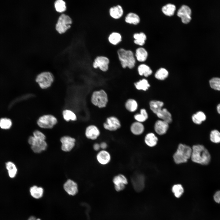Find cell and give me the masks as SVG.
Instances as JSON below:
<instances>
[{
    "label": "cell",
    "instance_id": "obj_1",
    "mask_svg": "<svg viewBox=\"0 0 220 220\" xmlns=\"http://www.w3.org/2000/svg\"><path fill=\"white\" fill-rule=\"evenodd\" d=\"M191 157L193 162L204 165H208L211 160V155L208 150L200 145L193 146Z\"/></svg>",
    "mask_w": 220,
    "mask_h": 220
},
{
    "label": "cell",
    "instance_id": "obj_2",
    "mask_svg": "<svg viewBox=\"0 0 220 220\" xmlns=\"http://www.w3.org/2000/svg\"><path fill=\"white\" fill-rule=\"evenodd\" d=\"M117 54L118 60L123 68L128 67L132 69L134 67L136 61L133 51L121 48L118 50Z\"/></svg>",
    "mask_w": 220,
    "mask_h": 220
},
{
    "label": "cell",
    "instance_id": "obj_3",
    "mask_svg": "<svg viewBox=\"0 0 220 220\" xmlns=\"http://www.w3.org/2000/svg\"><path fill=\"white\" fill-rule=\"evenodd\" d=\"M192 148L185 144H180L173 155L174 162L177 164L186 162L191 156Z\"/></svg>",
    "mask_w": 220,
    "mask_h": 220
},
{
    "label": "cell",
    "instance_id": "obj_4",
    "mask_svg": "<svg viewBox=\"0 0 220 220\" xmlns=\"http://www.w3.org/2000/svg\"><path fill=\"white\" fill-rule=\"evenodd\" d=\"M92 103L99 108L105 107L108 102L107 94L103 90L94 91L91 97Z\"/></svg>",
    "mask_w": 220,
    "mask_h": 220
},
{
    "label": "cell",
    "instance_id": "obj_5",
    "mask_svg": "<svg viewBox=\"0 0 220 220\" xmlns=\"http://www.w3.org/2000/svg\"><path fill=\"white\" fill-rule=\"evenodd\" d=\"M35 81L41 88L45 89L51 86L54 81V77L49 72H44L37 76Z\"/></svg>",
    "mask_w": 220,
    "mask_h": 220
},
{
    "label": "cell",
    "instance_id": "obj_6",
    "mask_svg": "<svg viewBox=\"0 0 220 220\" xmlns=\"http://www.w3.org/2000/svg\"><path fill=\"white\" fill-rule=\"evenodd\" d=\"M72 23L71 18L66 14H61L59 17L56 25V30L60 34L64 33L70 27Z\"/></svg>",
    "mask_w": 220,
    "mask_h": 220
},
{
    "label": "cell",
    "instance_id": "obj_7",
    "mask_svg": "<svg viewBox=\"0 0 220 220\" xmlns=\"http://www.w3.org/2000/svg\"><path fill=\"white\" fill-rule=\"evenodd\" d=\"M55 117L51 115H44L40 117L37 121L38 126L45 129H50L53 127L57 123Z\"/></svg>",
    "mask_w": 220,
    "mask_h": 220
},
{
    "label": "cell",
    "instance_id": "obj_8",
    "mask_svg": "<svg viewBox=\"0 0 220 220\" xmlns=\"http://www.w3.org/2000/svg\"><path fill=\"white\" fill-rule=\"evenodd\" d=\"M28 142L31 145L32 150L35 153H39L45 150L47 146L45 140L36 138L33 136L29 138Z\"/></svg>",
    "mask_w": 220,
    "mask_h": 220
},
{
    "label": "cell",
    "instance_id": "obj_9",
    "mask_svg": "<svg viewBox=\"0 0 220 220\" xmlns=\"http://www.w3.org/2000/svg\"><path fill=\"white\" fill-rule=\"evenodd\" d=\"M131 181L134 189L136 192H141L144 189L145 178L142 174L138 173L134 174L131 177Z\"/></svg>",
    "mask_w": 220,
    "mask_h": 220
},
{
    "label": "cell",
    "instance_id": "obj_10",
    "mask_svg": "<svg viewBox=\"0 0 220 220\" xmlns=\"http://www.w3.org/2000/svg\"><path fill=\"white\" fill-rule=\"evenodd\" d=\"M112 181L115 190L118 192L124 189L128 182L127 177L122 173L115 175L113 178Z\"/></svg>",
    "mask_w": 220,
    "mask_h": 220
},
{
    "label": "cell",
    "instance_id": "obj_11",
    "mask_svg": "<svg viewBox=\"0 0 220 220\" xmlns=\"http://www.w3.org/2000/svg\"><path fill=\"white\" fill-rule=\"evenodd\" d=\"M110 63L109 58L104 56H98L94 59L93 66L94 68H99L103 72H106L108 69Z\"/></svg>",
    "mask_w": 220,
    "mask_h": 220
},
{
    "label": "cell",
    "instance_id": "obj_12",
    "mask_svg": "<svg viewBox=\"0 0 220 220\" xmlns=\"http://www.w3.org/2000/svg\"><path fill=\"white\" fill-rule=\"evenodd\" d=\"M121 126L119 120L116 117L113 116L108 118L103 124L105 129L111 132L117 131L120 128Z\"/></svg>",
    "mask_w": 220,
    "mask_h": 220
},
{
    "label": "cell",
    "instance_id": "obj_13",
    "mask_svg": "<svg viewBox=\"0 0 220 220\" xmlns=\"http://www.w3.org/2000/svg\"><path fill=\"white\" fill-rule=\"evenodd\" d=\"M96 159L98 163L100 165L106 166L110 163L112 156L110 152L107 149H101L97 152Z\"/></svg>",
    "mask_w": 220,
    "mask_h": 220
},
{
    "label": "cell",
    "instance_id": "obj_14",
    "mask_svg": "<svg viewBox=\"0 0 220 220\" xmlns=\"http://www.w3.org/2000/svg\"><path fill=\"white\" fill-rule=\"evenodd\" d=\"M85 135L88 140L92 141L97 140L101 135V132L99 128L94 125L87 126L85 130Z\"/></svg>",
    "mask_w": 220,
    "mask_h": 220
},
{
    "label": "cell",
    "instance_id": "obj_15",
    "mask_svg": "<svg viewBox=\"0 0 220 220\" xmlns=\"http://www.w3.org/2000/svg\"><path fill=\"white\" fill-rule=\"evenodd\" d=\"M191 10L187 6H182L177 11V15L181 18L182 22L187 24L191 20Z\"/></svg>",
    "mask_w": 220,
    "mask_h": 220
},
{
    "label": "cell",
    "instance_id": "obj_16",
    "mask_svg": "<svg viewBox=\"0 0 220 220\" xmlns=\"http://www.w3.org/2000/svg\"><path fill=\"white\" fill-rule=\"evenodd\" d=\"M108 13L111 17L116 20L121 18L124 13L123 7L119 4L111 7L109 9Z\"/></svg>",
    "mask_w": 220,
    "mask_h": 220
},
{
    "label": "cell",
    "instance_id": "obj_17",
    "mask_svg": "<svg viewBox=\"0 0 220 220\" xmlns=\"http://www.w3.org/2000/svg\"><path fill=\"white\" fill-rule=\"evenodd\" d=\"M60 141L62 143L61 149L65 152L70 151L75 145V139L68 136L62 137Z\"/></svg>",
    "mask_w": 220,
    "mask_h": 220
},
{
    "label": "cell",
    "instance_id": "obj_18",
    "mask_svg": "<svg viewBox=\"0 0 220 220\" xmlns=\"http://www.w3.org/2000/svg\"><path fill=\"white\" fill-rule=\"evenodd\" d=\"M63 187L65 192L70 195H75L78 191L77 184L71 179H68L67 181L64 183Z\"/></svg>",
    "mask_w": 220,
    "mask_h": 220
},
{
    "label": "cell",
    "instance_id": "obj_19",
    "mask_svg": "<svg viewBox=\"0 0 220 220\" xmlns=\"http://www.w3.org/2000/svg\"><path fill=\"white\" fill-rule=\"evenodd\" d=\"M124 21L128 24L136 25L138 24L140 22V18L139 16L136 13L130 12L127 14L124 13Z\"/></svg>",
    "mask_w": 220,
    "mask_h": 220
},
{
    "label": "cell",
    "instance_id": "obj_20",
    "mask_svg": "<svg viewBox=\"0 0 220 220\" xmlns=\"http://www.w3.org/2000/svg\"><path fill=\"white\" fill-rule=\"evenodd\" d=\"M169 127L168 123L162 120H158L155 123L154 129L158 134L162 135L165 134Z\"/></svg>",
    "mask_w": 220,
    "mask_h": 220
},
{
    "label": "cell",
    "instance_id": "obj_21",
    "mask_svg": "<svg viewBox=\"0 0 220 220\" xmlns=\"http://www.w3.org/2000/svg\"><path fill=\"white\" fill-rule=\"evenodd\" d=\"M122 40L121 34L117 31L111 32L108 37V40L111 45L116 46L120 43Z\"/></svg>",
    "mask_w": 220,
    "mask_h": 220
},
{
    "label": "cell",
    "instance_id": "obj_22",
    "mask_svg": "<svg viewBox=\"0 0 220 220\" xmlns=\"http://www.w3.org/2000/svg\"><path fill=\"white\" fill-rule=\"evenodd\" d=\"M130 130L133 135L135 136L140 135L144 132V127L142 123L136 121L131 124L130 127Z\"/></svg>",
    "mask_w": 220,
    "mask_h": 220
},
{
    "label": "cell",
    "instance_id": "obj_23",
    "mask_svg": "<svg viewBox=\"0 0 220 220\" xmlns=\"http://www.w3.org/2000/svg\"><path fill=\"white\" fill-rule=\"evenodd\" d=\"M134 56L138 61L143 62L146 60L148 53L145 48L142 47H139L136 49Z\"/></svg>",
    "mask_w": 220,
    "mask_h": 220
},
{
    "label": "cell",
    "instance_id": "obj_24",
    "mask_svg": "<svg viewBox=\"0 0 220 220\" xmlns=\"http://www.w3.org/2000/svg\"><path fill=\"white\" fill-rule=\"evenodd\" d=\"M134 38L133 42L136 45L139 46H143L147 39L146 35L143 32L134 33L133 35Z\"/></svg>",
    "mask_w": 220,
    "mask_h": 220
},
{
    "label": "cell",
    "instance_id": "obj_25",
    "mask_svg": "<svg viewBox=\"0 0 220 220\" xmlns=\"http://www.w3.org/2000/svg\"><path fill=\"white\" fill-rule=\"evenodd\" d=\"M156 115L158 118L168 123L172 122L171 114L166 108L162 109Z\"/></svg>",
    "mask_w": 220,
    "mask_h": 220
},
{
    "label": "cell",
    "instance_id": "obj_26",
    "mask_svg": "<svg viewBox=\"0 0 220 220\" xmlns=\"http://www.w3.org/2000/svg\"><path fill=\"white\" fill-rule=\"evenodd\" d=\"M158 139L153 133L147 134L145 137L144 141L145 144L151 147L155 146L157 144Z\"/></svg>",
    "mask_w": 220,
    "mask_h": 220
},
{
    "label": "cell",
    "instance_id": "obj_27",
    "mask_svg": "<svg viewBox=\"0 0 220 220\" xmlns=\"http://www.w3.org/2000/svg\"><path fill=\"white\" fill-rule=\"evenodd\" d=\"M30 192L33 197L36 199H38L41 198L43 196L44 190L41 187L34 185L30 188Z\"/></svg>",
    "mask_w": 220,
    "mask_h": 220
},
{
    "label": "cell",
    "instance_id": "obj_28",
    "mask_svg": "<svg viewBox=\"0 0 220 220\" xmlns=\"http://www.w3.org/2000/svg\"><path fill=\"white\" fill-rule=\"evenodd\" d=\"M176 9V7L175 5L169 3L163 6L162 8V10L165 15L171 16L174 15Z\"/></svg>",
    "mask_w": 220,
    "mask_h": 220
},
{
    "label": "cell",
    "instance_id": "obj_29",
    "mask_svg": "<svg viewBox=\"0 0 220 220\" xmlns=\"http://www.w3.org/2000/svg\"><path fill=\"white\" fill-rule=\"evenodd\" d=\"M138 71L140 75H144L147 77L152 73V71L150 68L146 64H141L138 67Z\"/></svg>",
    "mask_w": 220,
    "mask_h": 220
},
{
    "label": "cell",
    "instance_id": "obj_30",
    "mask_svg": "<svg viewBox=\"0 0 220 220\" xmlns=\"http://www.w3.org/2000/svg\"><path fill=\"white\" fill-rule=\"evenodd\" d=\"M150 107L153 113L156 114L162 109L163 103L159 101H152L150 102Z\"/></svg>",
    "mask_w": 220,
    "mask_h": 220
},
{
    "label": "cell",
    "instance_id": "obj_31",
    "mask_svg": "<svg viewBox=\"0 0 220 220\" xmlns=\"http://www.w3.org/2000/svg\"><path fill=\"white\" fill-rule=\"evenodd\" d=\"M192 119L193 122L195 124H200L202 122L206 120V116L203 112L199 111L193 116Z\"/></svg>",
    "mask_w": 220,
    "mask_h": 220
},
{
    "label": "cell",
    "instance_id": "obj_32",
    "mask_svg": "<svg viewBox=\"0 0 220 220\" xmlns=\"http://www.w3.org/2000/svg\"><path fill=\"white\" fill-rule=\"evenodd\" d=\"M6 167L8 171L9 177L14 178L17 172V169L15 164L11 162H8L6 163Z\"/></svg>",
    "mask_w": 220,
    "mask_h": 220
},
{
    "label": "cell",
    "instance_id": "obj_33",
    "mask_svg": "<svg viewBox=\"0 0 220 220\" xmlns=\"http://www.w3.org/2000/svg\"><path fill=\"white\" fill-rule=\"evenodd\" d=\"M125 107L129 111L134 112L138 108V104L136 101L133 99H129L126 102Z\"/></svg>",
    "mask_w": 220,
    "mask_h": 220
},
{
    "label": "cell",
    "instance_id": "obj_34",
    "mask_svg": "<svg viewBox=\"0 0 220 220\" xmlns=\"http://www.w3.org/2000/svg\"><path fill=\"white\" fill-rule=\"evenodd\" d=\"M134 84L138 90H142L145 91L147 90L150 86L147 80L145 79L140 80L135 83Z\"/></svg>",
    "mask_w": 220,
    "mask_h": 220
},
{
    "label": "cell",
    "instance_id": "obj_35",
    "mask_svg": "<svg viewBox=\"0 0 220 220\" xmlns=\"http://www.w3.org/2000/svg\"><path fill=\"white\" fill-rule=\"evenodd\" d=\"M62 114L64 119L67 121L70 120L74 121L77 119L75 114L71 110H65L63 112Z\"/></svg>",
    "mask_w": 220,
    "mask_h": 220
},
{
    "label": "cell",
    "instance_id": "obj_36",
    "mask_svg": "<svg viewBox=\"0 0 220 220\" xmlns=\"http://www.w3.org/2000/svg\"><path fill=\"white\" fill-rule=\"evenodd\" d=\"M172 191L175 196L176 197L178 198L182 195L184 190L181 185L177 184L173 186L172 188Z\"/></svg>",
    "mask_w": 220,
    "mask_h": 220
},
{
    "label": "cell",
    "instance_id": "obj_37",
    "mask_svg": "<svg viewBox=\"0 0 220 220\" xmlns=\"http://www.w3.org/2000/svg\"><path fill=\"white\" fill-rule=\"evenodd\" d=\"M148 118L147 113L144 109L141 110L140 114H136L134 116V118L137 121L141 123L145 121Z\"/></svg>",
    "mask_w": 220,
    "mask_h": 220
},
{
    "label": "cell",
    "instance_id": "obj_38",
    "mask_svg": "<svg viewBox=\"0 0 220 220\" xmlns=\"http://www.w3.org/2000/svg\"><path fill=\"white\" fill-rule=\"evenodd\" d=\"M168 75L167 71L164 68H161L158 69L155 74V77L157 79L163 80L165 79Z\"/></svg>",
    "mask_w": 220,
    "mask_h": 220
},
{
    "label": "cell",
    "instance_id": "obj_39",
    "mask_svg": "<svg viewBox=\"0 0 220 220\" xmlns=\"http://www.w3.org/2000/svg\"><path fill=\"white\" fill-rule=\"evenodd\" d=\"M54 7L56 10L60 13L64 11L66 9L65 2L62 0L56 1L54 3Z\"/></svg>",
    "mask_w": 220,
    "mask_h": 220
},
{
    "label": "cell",
    "instance_id": "obj_40",
    "mask_svg": "<svg viewBox=\"0 0 220 220\" xmlns=\"http://www.w3.org/2000/svg\"><path fill=\"white\" fill-rule=\"evenodd\" d=\"M209 82L210 86L212 89L220 91V78H213L210 80Z\"/></svg>",
    "mask_w": 220,
    "mask_h": 220
},
{
    "label": "cell",
    "instance_id": "obj_41",
    "mask_svg": "<svg viewBox=\"0 0 220 220\" xmlns=\"http://www.w3.org/2000/svg\"><path fill=\"white\" fill-rule=\"evenodd\" d=\"M210 139L213 142L218 143L220 142V132L216 130H212L210 134Z\"/></svg>",
    "mask_w": 220,
    "mask_h": 220
},
{
    "label": "cell",
    "instance_id": "obj_42",
    "mask_svg": "<svg viewBox=\"0 0 220 220\" xmlns=\"http://www.w3.org/2000/svg\"><path fill=\"white\" fill-rule=\"evenodd\" d=\"M12 125V121L9 119L3 118L0 120V127L2 129H9L10 128Z\"/></svg>",
    "mask_w": 220,
    "mask_h": 220
},
{
    "label": "cell",
    "instance_id": "obj_43",
    "mask_svg": "<svg viewBox=\"0 0 220 220\" xmlns=\"http://www.w3.org/2000/svg\"><path fill=\"white\" fill-rule=\"evenodd\" d=\"M33 136L37 139L45 140L46 136L42 132L38 130H35L33 133Z\"/></svg>",
    "mask_w": 220,
    "mask_h": 220
},
{
    "label": "cell",
    "instance_id": "obj_44",
    "mask_svg": "<svg viewBox=\"0 0 220 220\" xmlns=\"http://www.w3.org/2000/svg\"><path fill=\"white\" fill-rule=\"evenodd\" d=\"M213 197L215 202L220 203V191L216 192L214 194Z\"/></svg>",
    "mask_w": 220,
    "mask_h": 220
},
{
    "label": "cell",
    "instance_id": "obj_45",
    "mask_svg": "<svg viewBox=\"0 0 220 220\" xmlns=\"http://www.w3.org/2000/svg\"><path fill=\"white\" fill-rule=\"evenodd\" d=\"M93 150L96 151L98 152L101 150L100 143L97 142L94 143L93 145Z\"/></svg>",
    "mask_w": 220,
    "mask_h": 220
},
{
    "label": "cell",
    "instance_id": "obj_46",
    "mask_svg": "<svg viewBox=\"0 0 220 220\" xmlns=\"http://www.w3.org/2000/svg\"><path fill=\"white\" fill-rule=\"evenodd\" d=\"M101 149L106 150L108 147L107 143L105 141H103L100 143Z\"/></svg>",
    "mask_w": 220,
    "mask_h": 220
},
{
    "label": "cell",
    "instance_id": "obj_47",
    "mask_svg": "<svg viewBox=\"0 0 220 220\" xmlns=\"http://www.w3.org/2000/svg\"><path fill=\"white\" fill-rule=\"evenodd\" d=\"M217 109L218 112L220 114V104H219L217 106Z\"/></svg>",
    "mask_w": 220,
    "mask_h": 220
},
{
    "label": "cell",
    "instance_id": "obj_48",
    "mask_svg": "<svg viewBox=\"0 0 220 220\" xmlns=\"http://www.w3.org/2000/svg\"><path fill=\"white\" fill-rule=\"evenodd\" d=\"M36 220H41L39 218H37Z\"/></svg>",
    "mask_w": 220,
    "mask_h": 220
}]
</instances>
